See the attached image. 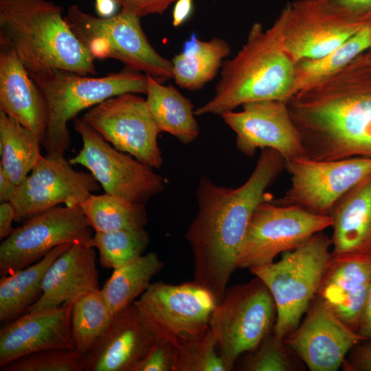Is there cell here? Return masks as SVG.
<instances>
[{"label":"cell","instance_id":"6da1fadb","mask_svg":"<svg viewBox=\"0 0 371 371\" xmlns=\"http://www.w3.org/2000/svg\"><path fill=\"white\" fill-rule=\"evenodd\" d=\"M284 169V159L271 148L261 150L247 180L236 188L201 177L196 190L197 213L185 238L194 257V280L207 289L217 304L237 269L238 251L251 216L266 199V190Z\"/></svg>","mask_w":371,"mask_h":371},{"label":"cell","instance_id":"7a4b0ae2","mask_svg":"<svg viewBox=\"0 0 371 371\" xmlns=\"http://www.w3.org/2000/svg\"><path fill=\"white\" fill-rule=\"evenodd\" d=\"M287 106L304 157H371V53L298 90Z\"/></svg>","mask_w":371,"mask_h":371},{"label":"cell","instance_id":"3957f363","mask_svg":"<svg viewBox=\"0 0 371 371\" xmlns=\"http://www.w3.org/2000/svg\"><path fill=\"white\" fill-rule=\"evenodd\" d=\"M211 100L195 115H218L256 101L288 100L295 93V63L284 50L273 24L254 23L240 50L223 62Z\"/></svg>","mask_w":371,"mask_h":371},{"label":"cell","instance_id":"277c9868","mask_svg":"<svg viewBox=\"0 0 371 371\" xmlns=\"http://www.w3.org/2000/svg\"><path fill=\"white\" fill-rule=\"evenodd\" d=\"M0 36L30 74L64 69L94 76V58L73 33L61 8L47 0H0Z\"/></svg>","mask_w":371,"mask_h":371},{"label":"cell","instance_id":"5b68a950","mask_svg":"<svg viewBox=\"0 0 371 371\" xmlns=\"http://www.w3.org/2000/svg\"><path fill=\"white\" fill-rule=\"evenodd\" d=\"M30 75L47 103L48 124L43 146L47 153L65 154L69 148L67 123L82 111L118 95L146 94L148 89L146 75L133 70L96 78L64 69Z\"/></svg>","mask_w":371,"mask_h":371},{"label":"cell","instance_id":"8992f818","mask_svg":"<svg viewBox=\"0 0 371 371\" xmlns=\"http://www.w3.org/2000/svg\"><path fill=\"white\" fill-rule=\"evenodd\" d=\"M331 240L322 232L296 248L282 253L277 262L249 271L266 285L276 306L273 333L284 339L301 322L317 295L332 260Z\"/></svg>","mask_w":371,"mask_h":371},{"label":"cell","instance_id":"52a82bcc","mask_svg":"<svg viewBox=\"0 0 371 371\" xmlns=\"http://www.w3.org/2000/svg\"><path fill=\"white\" fill-rule=\"evenodd\" d=\"M64 19L94 59H116L130 70L142 71L161 82L173 78L172 62L149 43L138 16L121 10L109 17H97L72 5Z\"/></svg>","mask_w":371,"mask_h":371},{"label":"cell","instance_id":"ba28073f","mask_svg":"<svg viewBox=\"0 0 371 371\" xmlns=\"http://www.w3.org/2000/svg\"><path fill=\"white\" fill-rule=\"evenodd\" d=\"M133 304L155 339L177 348L207 331L217 301L196 280L179 284L157 282Z\"/></svg>","mask_w":371,"mask_h":371},{"label":"cell","instance_id":"9c48e42d","mask_svg":"<svg viewBox=\"0 0 371 371\" xmlns=\"http://www.w3.org/2000/svg\"><path fill=\"white\" fill-rule=\"evenodd\" d=\"M276 315L273 298L258 277L227 287L211 315L209 328L229 371L240 355L254 350L273 330Z\"/></svg>","mask_w":371,"mask_h":371},{"label":"cell","instance_id":"30bf717a","mask_svg":"<svg viewBox=\"0 0 371 371\" xmlns=\"http://www.w3.org/2000/svg\"><path fill=\"white\" fill-rule=\"evenodd\" d=\"M371 21L349 14L326 0L288 3L273 23L284 50L295 63L320 58Z\"/></svg>","mask_w":371,"mask_h":371},{"label":"cell","instance_id":"8fae6325","mask_svg":"<svg viewBox=\"0 0 371 371\" xmlns=\"http://www.w3.org/2000/svg\"><path fill=\"white\" fill-rule=\"evenodd\" d=\"M332 224L330 216L266 199L251 216L238 251L237 269L271 263L278 254L296 248Z\"/></svg>","mask_w":371,"mask_h":371},{"label":"cell","instance_id":"7c38bea8","mask_svg":"<svg viewBox=\"0 0 371 371\" xmlns=\"http://www.w3.org/2000/svg\"><path fill=\"white\" fill-rule=\"evenodd\" d=\"M74 128L82 137V147L69 161L87 168L105 193L146 204L164 190L163 177L111 146L82 117L74 119Z\"/></svg>","mask_w":371,"mask_h":371},{"label":"cell","instance_id":"4fadbf2b","mask_svg":"<svg viewBox=\"0 0 371 371\" xmlns=\"http://www.w3.org/2000/svg\"><path fill=\"white\" fill-rule=\"evenodd\" d=\"M284 169L291 186L273 202L330 216L339 201L371 175V157L318 161L303 157L284 160Z\"/></svg>","mask_w":371,"mask_h":371},{"label":"cell","instance_id":"5bb4252c","mask_svg":"<svg viewBox=\"0 0 371 371\" xmlns=\"http://www.w3.org/2000/svg\"><path fill=\"white\" fill-rule=\"evenodd\" d=\"M91 227L80 205L56 206L31 217L1 243V276L35 263L60 245L94 247Z\"/></svg>","mask_w":371,"mask_h":371},{"label":"cell","instance_id":"9a60e30c","mask_svg":"<svg viewBox=\"0 0 371 371\" xmlns=\"http://www.w3.org/2000/svg\"><path fill=\"white\" fill-rule=\"evenodd\" d=\"M82 118L117 150L153 168L161 166L160 132L142 97L127 93L110 98L90 108Z\"/></svg>","mask_w":371,"mask_h":371},{"label":"cell","instance_id":"2e32d148","mask_svg":"<svg viewBox=\"0 0 371 371\" xmlns=\"http://www.w3.org/2000/svg\"><path fill=\"white\" fill-rule=\"evenodd\" d=\"M64 155L47 153L17 186L10 201L16 221L24 222L61 203L80 205L100 189V185L91 172L76 170Z\"/></svg>","mask_w":371,"mask_h":371},{"label":"cell","instance_id":"e0dca14e","mask_svg":"<svg viewBox=\"0 0 371 371\" xmlns=\"http://www.w3.org/2000/svg\"><path fill=\"white\" fill-rule=\"evenodd\" d=\"M284 341L311 371H337L366 338L344 323L317 295Z\"/></svg>","mask_w":371,"mask_h":371},{"label":"cell","instance_id":"ac0fdd59","mask_svg":"<svg viewBox=\"0 0 371 371\" xmlns=\"http://www.w3.org/2000/svg\"><path fill=\"white\" fill-rule=\"evenodd\" d=\"M220 116L235 133L237 149L246 156L253 157L258 148H271L284 160L304 157L286 100L247 102L242 105V110Z\"/></svg>","mask_w":371,"mask_h":371},{"label":"cell","instance_id":"d6986e66","mask_svg":"<svg viewBox=\"0 0 371 371\" xmlns=\"http://www.w3.org/2000/svg\"><path fill=\"white\" fill-rule=\"evenodd\" d=\"M73 305L25 313L0 329V368L42 350L74 349L71 317Z\"/></svg>","mask_w":371,"mask_h":371},{"label":"cell","instance_id":"ffe728a7","mask_svg":"<svg viewBox=\"0 0 371 371\" xmlns=\"http://www.w3.org/2000/svg\"><path fill=\"white\" fill-rule=\"evenodd\" d=\"M154 341L131 304L113 317L84 355L82 371H133Z\"/></svg>","mask_w":371,"mask_h":371},{"label":"cell","instance_id":"44dd1931","mask_svg":"<svg viewBox=\"0 0 371 371\" xmlns=\"http://www.w3.org/2000/svg\"><path fill=\"white\" fill-rule=\"evenodd\" d=\"M0 111L32 131L43 146L49 117L47 101L11 45L2 36Z\"/></svg>","mask_w":371,"mask_h":371},{"label":"cell","instance_id":"7402d4cb","mask_svg":"<svg viewBox=\"0 0 371 371\" xmlns=\"http://www.w3.org/2000/svg\"><path fill=\"white\" fill-rule=\"evenodd\" d=\"M98 289L94 247L74 244L49 267L42 282L39 299L25 313L69 306Z\"/></svg>","mask_w":371,"mask_h":371},{"label":"cell","instance_id":"603a6c76","mask_svg":"<svg viewBox=\"0 0 371 371\" xmlns=\"http://www.w3.org/2000/svg\"><path fill=\"white\" fill-rule=\"evenodd\" d=\"M370 284L371 257H332L317 295L344 323L357 331Z\"/></svg>","mask_w":371,"mask_h":371},{"label":"cell","instance_id":"cb8c5ba5","mask_svg":"<svg viewBox=\"0 0 371 371\" xmlns=\"http://www.w3.org/2000/svg\"><path fill=\"white\" fill-rule=\"evenodd\" d=\"M330 216L333 258L371 257V175L339 201Z\"/></svg>","mask_w":371,"mask_h":371},{"label":"cell","instance_id":"d4e9b609","mask_svg":"<svg viewBox=\"0 0 371 371\" xmlns=\"http://www.w3.org/2000/svg\"><path fill=\"white\" fill-rule=\"evenodd\" d=\"M146 75V100L159 132L168 133L185 144L194 142L199 135V128L192 102L172 85L165 86Z\"/></svg>","mask_w":371,"mask_h":371},{"label":"cell","instance_id":"484cf974","mask_svg":"<svg viewBox=\"0 0 371 371\" xmlns=\"http://www.w3.org/2000/svg\"><path fill=\"white\" fill-rule=\"evenodd\" d=\"M231 52L229 44L218 37L200 40L193 32L182 52L172 58L173 79L183 89L198 90L214 78L223 60Z\"/></svg>","mask_w":371,"mask_h":371},{"label":"cell","instance_id":"4316f807","mask_svg":"<svg viewBox=\"0 0 371 371\" xmlns=\"http://www.w3.org/2000/svg\"><path fill=\"white\" fill-rule=\"evenodd\" d=\"M71 244L52 249L35 263L0 279V320L8 322L16 319L34 304L41 295L44 276L51 264Z\"/></svg>","mask_w":371,"mask_h":371},{"label":"cell","instance_id":"83f0119b","mask_svg":"<svg viewBox=\"0 0 371 371\" xmlns=\"http://www.w3.org/2000/svg\"><path fill=\"white\" fill-rule=\"evenodd\" d=\"M157 254L149 252L113 269L101 291L115 316L133 303L150 285V280L163 268Z\"/></svg>","mask_w":371,"mask_h":371},{"label":"cell","instance_id":"f1b7e54d","mask_svg":"<svg viewBox=\"0 0 371 371\" xmlns=\"http://www.w3.org/2000/svg\"><path fill=\"white\" fill-rule=\"evenodd\" d=\"M41 145L32 131L0 111V167L16 186L43 157Z\"/></svg>","mask_w":371,"mask_h":371},{"label":"cell","instance_id":"f546056e","mask_svg":"<svg viewBox=\"0 0 371 371\" xmlns=\"http://www.w3.org/2000/svg\"><path fill=\"white\" fill-rule=\"evenodd\" d=\"M80 206L95 232L144 228L148 223L144 203L131 202L105 192L91 194Z\"/></svg>","mask_w":371,"mask_h":371},{"label":"cell","instance_id":"4dcf8cb0","mask_svg":"<svg viewBox=\"0 0 371 371\" xmlns=\"http://www.w3.org/2000/svg\"><path fill=\"white\" fill-rule=\"evenodd\" d=\"M370 46L371 21L328 54L318 58L299 60L295 63V93L339 71L368 51Z\"/></svg>","mask_w":371,"mask_h":371},{"label":"cell","instance_id":"1f68e13d","mask_svg":"<svg viewBox=\"0 0 371 371\" xmlns=\"http://www.w3.org/2000/svg\"><path fill=\"white\" fill-rule=\"evenodd\" d=\"M113 317L100 289L76 301L71 317L74 349L83 355L87 354Z\"/></svg>","mask_w":371,"mask_h":371},{"label":"cell","instance_id":"d6a6232c","mask_svg":"<svg viewBox=\"0 0 371 371\" xmlns=\"http://www.w3.org/2000/svg\"><path fill=\"white\" fill-rule=\"evenodd\" d=\"M93 246L99 251L100 264L115 269L143 255L149 244L144 228L95 232Z\"/></svg>","mask_w":371,"mask_h":371},{"label":"cell","instance_id":"836d02e7","mask_svg":"<svg viewBox=\"0 0 371 371\" xmlns=\"http://www.w3.org/2000/svg\"><path fill=\"white\" fill-rule=\"evenodd\" d=\"M210 328L202 335L174 348L175 371H229Z\"/></svg>","mask_w":371,"mask_h":371},{"label":"cell","instance_id":"e575fe53","mask_svg":"<svg viewBox=\"0 0 371 371\" xmlns=\"http://www.w3.org/2000/svg\"><path fill=\"white\" fill-rule=\"evenodd\" d=\"M292 350L273 330L269 333L243 361L241 370L293 371L299 368L291 357Z\"/></svg>","mask_w":371,"mask_h":371},{"label":"cell","instance_id":"d590c367","mask_svg":"<svg viewBox=\"0 0 371 371\" xmlns=\"http://www.w3.org/2000/svg\"><path fill=\"white\" fill-rule=\"evenodd\" d=\"M84 355L76 349L56 348L34 352L1 368V371H82Z\"/></svg>","mask_w":371,"mask_h":371},{"label":"cell","instance_id":"8d00e7d4","mask_svg":"<svg viewBox=\"0 0 371 371\" xmlns=\"http://www.w3.org/2000/svg\"><path fill=\"white\" fill-rule=\"evenodd\" d=\"M174 357L172 345L155 339L133 371H175Z\"/></svg>","mask_w":371,"mask_h":371},{"label":"cell","instance_id":"74e56055","mask_svg":"<svg viewBox=\"0 0 371 371\" xmlns=\"http://www.w3.org/2000/svg\"><path fill=\"white\" fill-rule=\"evenodd\" d=\"M122 11L139 17L149 14H162L177 0H114Z\"/></svg>","mask_w":371,"mask_h":371},{"label":"cell","instance_id":"f35d334b","mask_svg":"<svg viewBox=\"0 0 371 371\" xmlns=\"http://www.w3.org/2000/svg\"><path fill=\"white\" fill-rule=\"evenodd\" d=\"M346 370L371 371V344L361 346L354 350L344 365Z\"/></svg>","mask_w":371,"mask_h":371},{"label":"cell","instance_id":"ab89813d","mask_svg":"<svg viewBox=\"0 0 371 371\" xmlns=\"http://www.w3.org/2000/svg\"><path fill=\"white\" fill-rule=\"evenodd\" d=\"M342 10L361 17H371V0H326Z\"/></svg>","mask_w":371,"mask_h":371},{"label":"cell","instance_id":"60d3db41","mask_svg":"<svg viewBox=\"0 0 371 371\" xmlns=\"http://www.w3.org/2000/svg\"><path fill=\"white\" fill-rule=\"evenodd\" d=\"M16 213L10 201L0 204V238H8L14 231L12 223L15 220Z\"/></svg>","mask_w":371,"mask_h":371},{"label":"cell","instance_id":"b9f144b4","mask_svg":"<svg viewBox=\"0 0 371 371\" xmlns=\"http://www.w3.org/2000/svg\"><path fill=\"white\" fill-rule=\"evenodd\" d=\"M193 10V0H177L172 10V25H181L190 16Z\"/></svg>","mask_w":371,"mask_h":371},{"label":"cell","instance_id":"7bdbcfd3","mask_svg":"<svg viewBox=\"0 0 371 371\" xmlns=\"http://www.w3.org/2000/svg\"><path fill=\"white\" fill-rule=\"evenodd\" d=\"M358 330V333L364 337L366 339L371 341V284L361 317Z\"/></svg>","mask_w":371,"mask_h":371},{"label":"cell","instance_id":"ee69618b","mask_svg":"<svg viewBox=\"0 0 371 371\" xmlns=\"http://www.w3.org/2000/svg\"><path fill=\"white\" fill-rule=\"evenodd\" d=\"M17 186L0 167V202L10 201Z\"/></svg>","mask_w":371,"mask_h":371},{"label":"cell","instance_id":"f6af8a7d","mask_svg":"<svg viewBox=\"0 0 371 371\" xmlns=\"http://www.w3.org/2000/svg\"><path fill=\"white\" fill-rule=\"evenodd\" d=\"M117 5L114 0H95V10L101 17H109L115 14Z\"/></svg>","mask_w":371,"mask_h":371},{"label":"cell","instance_id":"bcb514c9","mask_svg":"<svg viewBox=\"0 0 371 371\" xmlns=\"http://www.w3.org/2000/svg\"><path fill=\"white\" fill-rule=\"evenodd\" d=\"M369 51H370V52L371 53V46H370V48Z\"/></svg>","mask_w":371,"mask_h":371}]
</instances>
